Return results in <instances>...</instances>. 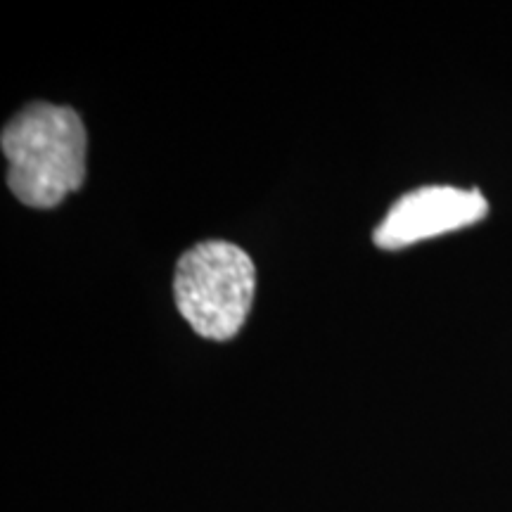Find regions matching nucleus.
<instances>
[{
	"instance_id": "1",
	"label": "nucleus",
	"mask_w": 512,
	"mask_h": 512,
	"mask_svg": "<svg viewBox=\"0 0 512 512\" xmlns=\"http://www.w3.org/2000/svg\"><path fill=\"white\" fill-rule=\"evenodd\" d=\"M8 185L22 204L53 209L86 181L88 133L72 107L34 102L3 128Z\"/></svg>"
},
{
	"instance_id": "2",
	"label": "nucleus",
	"mask_w": 512,
	"mask_h": 512,
	"mask_svg": "<svg viewBox=\"0 0 512 512\" xmlns=\"http://www.w3.org/2000/svg\"><path fill=\"white\" fill-rule=\"evenodd\" d=\"M254 290L256 268L233 242H200L178 259L176 306L200 337L226 342L238 335L252 309Z\"/></svg>"
},
{
	"instance_id": "3",
	"label": "nucleus",
	"mask_w": 512,
	"mask_h": 512,
	"mask_svg": "<svg viewBox=\"0 0 512 512\" xmlns=\"http://www.w3.org/2000/svg\"><path fill=\"white\" fill-rule=\"evenodd\" d=\"M489 214V202L479 190H460L451 185H430L403 195L375 228V245L387 252L411 247L479 223Z\"/></svg>"
}]
</instances>
